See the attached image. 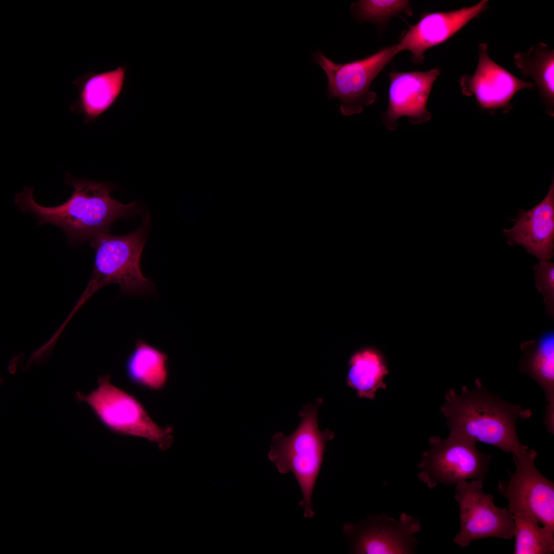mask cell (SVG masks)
Segmentation results:
<instances>
[{
    "instance_id": "obj_3",
    "label": "cell",
    "mask_w": 554,
    "mask_h": 554,
    "mask_svg": "<svg viewBox=\"0 0 554 554\" xmlns=\"http://www.w3.org/2000/svg\"><path fill=\"white\" fill-rule=\"evenodd\" d=\"M150 227L148 212L141 225L128 234L100 233L90 241L95 251L93 272L85 289L64 321L66 325L82 305L97 291L113 283L123 294L143 296L155 292L154 284L140 269V260Z\"/></svg>"
},
{
    "instance_id": "obj_16",
    "label": "cell",
    "mask_w": 554,
    "mask_h": 554,
    "mask_svg": "<svg viewBox=\"0 0 554 554\" xmlns=\"http://www.w3.org/2000/svg\"><path fill=\"white\" fill-rule=\"evenodd\" d=\"M523 355L519 362L522 373L532 378L543 389L546 404L544 423L551 434L554 432V332L550 330L539 338L520 345Z\"/></svg>"
},
{
    "instance_id": "obj_17",
    "label": "cell",
    "mask_w": 554,
    "mask_h": 554,
    "mask_svg": "<svg viewBox=\"0 0 554 554\" xmlns=\"http://www.w3.org/2000/svg\"><path fill=\"white\" fill-rule=\"evenodd\" d=\"M125 368L127 378L136 386L161 391L168 379V355L137 338L133 350L126 359Z\"/></svg>"
},
{
    "instance_id": "obj_18",
    "label": "cell",
    "mask_w": 554,
    "mask_h": 554,
    "mask_svg": "<svg viewBox=\"0 0 554 554\" xmlns=\"http://www.w3.org/2000/svg\"><path fill=\"white\" fill-rule=\"evenodd\" d=\"M513 63L521 73L534 81L545 106V112L554 116V50L544 43H538L527 52H518Z\"/></svg>"
},
{
    "instance_id": "obj_15",
    "label": "cell",
    "mask_w": 554,
    "mask_h": 554,
    "mask_svg": "<svg viewBox=\"0 0 554 554\" xmlns=\"http://www.w3.org/2000/svg\"><path fill=\"white\" fill-rule=\"evenodd\" d=\"M128 68L120 66L110 70L90 71L73 81L77 89L70 110L83 115L86 125L95 121L115 104L123 91Z\"/></svg>"
},
{
    "instance_id": "obj_2",
    "label": "cell",
    "mask_w": 554,
    "mask_h": 554,
    "mask_svg": "<svg viewBox=\"0 0 554 554\" xmlns=\"http://www.w3.org/2000/svg\"><path fill=\"white\" fill-rule=\"evenodd\" d=\"M65 183L74 188V192L60 205L46 207L38 204L33 196V188L28 187L16 194L14 202L22 211L35 216L39 225L50 224L58 227L73 245L109 232L116 220L139 212L136 202L124 204L110 196L116 188L112 184L74 178L69 174Z\"/></svg>"
},
{
    "instance_id": "obj_21",
    "label": "cell",
    "mask_w": 554,
    "mask_h": 554,
    "mask_svg": "<svg viewBox=\"0 0 554 554\" xmlns=\"http://www.w3.org/2000/svg\"><path fill=\"white\" fill-rule=\"evenodd\" d=\"M350 11L358 23L370 22L383 27L393 17L412 15L408 1L359 0L352 3Z\"/></svg>"
},
{
    "instance_id": "obj_14",
    "label": "cell",
    "mask_w": 554,
    "mask_h": 554,
    "mask_svg": "<svg viewBox=\"0 0 554 554\" xmlns=\"http://www.w3.org/2000/svg\"><path fill=\"white\" fill-rule=\"evenodd\" d=\"M509 245H519L539 260H550L554 248V179L545 197L528 210L520 209L515 225L503 229Z\"/></svg>"
},
{
    "instance_id": "obj_6",
    "label": "cell",
    "mask_w": 554,
    "mask_h": 554,
    "mask_svg": "<svg viewBox=\"0 0 554 554\" xmlns=\"http://www.w3.org/2000/svg\"><path fill=\"white\" fill-rule=\"evenodd\" d=\"M400 51L398 44L386 47L365 58L346 63H336L320 51L313 53V61L326 73L328 96L341 102V113L351 115L362 112L378 98L370 86L377 75Z\"/></svg>"
},
{
    "instance_id": "obj_19",
    "label": "cell",
    "mask_w": 554,
    "mask_h": 554,
    "mask_svg": "<svg viewBox=\"0 0 554 554\" xmlns=\"http://www.w3.org/2000/svg\"><path fill=\"white\" fill-rule=\"evenodd\" d=\"M349 365L347 384L359 397L372 400L378 389L386 388L384 379L388 370L377 350L366 348L357 352L350 358Z\"/></svg>"
},
{
    "instance_id": "obj_7",
    "label": "cell",
    "mask_w": 554,
    "mask_h": 554,
    "mask_svg": "<svg viewBox=\"0 0 554 554\" xmlns=\"http://www.w3.org/2000/svg\"><path fill=\"white\" fill-rule=\"evenodd\" d=\"M429 442L430 448L422 454L418 474L429 488L486 478L492 454L480 451L476 443L449 436L431 437Z\"/></svg>"
},
{
    "instance_id": "obj_10",
    "label": "cell",
    "mask_w": 554,
    "mask_h": 554,
    "mask_svg": "<svg viewBox=\"0 0 554 554\" xmlns=\"http://www.w3.org/2000/svg\"><path fill=\"white\" fill-rule=\"evenodd\" d=\"M537 455L533 450L524 457H513L516 470L507 482L499 483V491L507 500L511 513L529 515L554 536V483L536 468Z\"/></svg>"
},
{
    "instance_id": "obj_13",
    "label": "cell",
    "mask_w": 554,
    "mask_h": 554,
    "mask_svg": "<svg viewBox=\"0 0 554 554\" xmlns=\"http://www.w3.org/2000/svg\"><path fill=\"white\" fill-rule=\"evenodd\" d=\"M489 1L483 0L469 7L450 11L423 15L414 25H410L398 44L400 52L409 50L411 61L422 64L429 48L445 42L474 17L488 8Z\"/></svg>"
},
{
    "instance_id": "obj_9",
    "label": "cell",
    "mask_w": 554,
    "mask_h": 554,
    "mask_svg": "<svg viewBox=\"0 0 554 554\" xmlns=\"http://www.w3.org/2000/svg\"><path fill=\"white\" fill-rule=\"evenodd\" d=\"M421 529L420 520L402 512L395 519L384 512L343 525L344 536L356 554H409L418 544L415 534Z\"/></svg>"
},
{
    "instance_id": "obj_4",
    "label": "cell",
    "mask_w": 554,
    "mask_h": 554,
    "mask_svg": "<svg viewBox=\"0 0 554 554\" xmlns=\"http://www.w3.org/2000/svg\"><path fill=\"white\" fill-rule=\"evenodd\" d=\"M318 398L313 403L304 406L299 412L301 422L296 430L285 436L275 433L268 453V459L282 474L292 472L301 489L303 499L298 503L303 508L304 517L312 518L314 515L312 496L319 474L327 442L334 438L329 429L320 431L318 413L323 403Z\"/></svg>"
},
{
    "instance_id": "obj_12",
    "label": "cell",
    "mask_w": 554,
    "mask_h": 554,
    "mask_svg": "<svg viewBox=\"0 0 554 554\" xmlns=\"http://www.w3.org/2000/svg\"><path fill=\"white\" fill-rule=\"evenodd\" d=\"M441 70L432 68L426 71L402 72L393 69L387 73L390 80L389 104L381 116L386 128L395 130L397 121L407 116L410 122L421 124L431 116L426 108L432 85Z\"/></svg>"
},
{
    "instance_id": "obj_8",
    "label": "cell",
    "mask_w": 554,
    "mask_h": 554,
    "mask_svg": "<svg viewBox=\"0 0 554 554\" xmlns=\"http://www.w3.org/2000/svg\"><path fill=\"white\" fill-rule=\"evenodd\" d=\"M483 482L471 480L456 484L454 499L459 507L460 528L453 542L461 547L487 538L509 540L513 538L512 514L507 508L494 504L493 497L483 491Z\"/></svg>"
},
{
    "instance_id": "obj_1",
    "label": "cell",
    "mask_w": 554,
    "mask_h": 554,
    "mask_svg": "<svg viewBox=\"0 0 554 554\" xmlns=\"http://www.w3.org/2000/svg\"><path fill=\"white\" fill-rule=\"evenodd\" d=\"M444 398L440 411L447 419L449 436L489 444L518 459L532 450L520 442L516 427L518 419L532 416L531 410L493 394L479 378L473 389L463 386L459 393L449 389Z\"/></svg>"
},
{
    "instance_id": "obj_11",
    "label": "cell",
    "mask_w": 554,
    "mask_h": 554,
    "mask_svg": "<svg viewBox=\"0 0 554 554\" xmlns=\"http://www.w3.org/2000/svg\"><path fill=\"white\" fill-rule=\"evenodd\" d=\"M488 45L478 46V63L473 75L465 74L459 82L463 95L474 96L484 110L494 112L510 108L515 94L524 89H532L534 84L520 79L494 62L488 54Z\"/></svg>"
},
{
    "instance_id": "obj_22",
    "label": "cell",
    "mask_w": 554,
    "mask_h": 554,
    "mask_svg": "<svg viewBox=\"0 0 554 554\" xmlns=\"http://www.w3.org/2000/svg\"><path fill=\"white\" fill-rule=\"evenodd\" d=\"M535 285L543 296L547 313L554 316V263L550 260H540L533 266Z\"/></svg>"
},
{
    "instance_id": "obj_5",
    "label": "cell",
    "mask_w": 554,
    "mask_h": 554,
    "mask_svg": "<svg viewBox=\"0 0 554 554\" xmlns=\"http://www.w3.org/2000/svg\"><path fill=\"white\" fill-rule=\"evenodd\" d=\"M109 375H101L98 387L89 394L77 392L76 398L86 403L105 427L117 434L144 438L164 451L173 441V428L160 427L134 395L111 382Z\"/></svg>"
},
{
    "instance_id": "obj_20",
    "label": "cell",
    "mask_w": 554,
    "mask_h": 554,
    "mask_svg": "<svg viewBox=\"0 0 554 554\" xmlns=\"http://www.w3.org/2000/svg\"><path fill=\"white\" fill-rule=\"evenodd\" d=\"M514 523L515 554H550L554 551V536L529 515L511 513Z\"/></svg>"
}]
</instances>
